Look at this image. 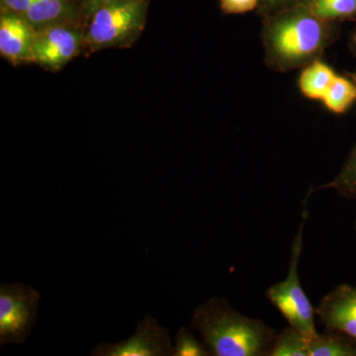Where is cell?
<instances>
[{"instance_id":"obj_19","label":"cell","mask_w":356,"mask_h":356,"mask_svg":"<svg viewBox=\"0 0 356 356\" xmlns=\"http://www.w3.org/2000/svg\"><path fill=\"white\" fill-rule=\"evenodd\" d=\"M308 0H261L259 10L264 18L297 4L305 3Z\"/></svg>"},{"instance_id":"obj_11","label":"cell","mask_w":356,"mask_h":356,"mask_svg":"<svg viewBox=\"0 0 356 356\" xmlns=\"http://www.w3.org/2000/svg\"><path fill=\"white\" fill-rule=\"evenodd\" d=\"M309 356H356V339L343 332L325 329L309 339Z\"/></svg>"},{"instance_id":"obj_3","label":"cell","mask_w":356,"mask_h":356,"mask_svg":"<svg viewBox=\"0 0 356 356\" xmlns=\"http://www.w3.org/2000/svg\"><path fill=\"white\" fill-rule=\"evenodd\" d=\"M145 0H118L92 13L83 42L92 50L125 48L140 36L146 22Z\"/></svg>"},{"instance_id":"obj_1","label":"cell","mask_w":356,"mask_h":356,"mask_svg":"<svg viewBox=\"0 0 356 356\" xmlns=\"http://www.w3.org/2000/svg\"><path fill=\"white\" fill-rule=\"evenodd\" d=\"M337 34L334 22L318 18L307 2L289 7L264 17V62L280 72L306 67L322 57Z\"/></svg>"},{"instance_id":"obj_10","label":"cell","mask_w":356,"mask_h":356,"mask_svg":"<svg viewBox=\"0 0 356 356\" xmlns=\"http://www.w3.org/2000/svg\"><path fill=\"white\" fill-rule=\"evenodd\" d=\"M337 74L321 58L302 70L298 79L300 91L312 100H321L327 95Z\"/></svg>"},{"instance_id":"obj_4","label":"cell","mask_w":356,"mask_h":356,"mask_svg":"<svg viewBox=\"0 0 356 356\" xmlns=\"http://www.w3.org/2000/svg\"><path fill=\"white\" fill-rule=\"evenodd\" d=\"M308 212L304 210L297 235L292 243L291 257L286 280L268 288L266 297L282 314L290 327L298 330L307 337L318 334L315 325V309L304 292L299 278V261L303 248V231Z\"/></svg>"},{"instance_id":"obj_24","label":"cell","mask_w":356,"mask_h":356,"mask_svg":"<svg viewBox=\"0 0 356 356\" xmlns=\"http://www.w3.org/2000/svg\"><path fill=\"white\" fill-rule=\"evenodd\" d=\"M355 229H356V226H355Z\"/></svg>"},{"instance_id":"obj_23","label":"cell","mask_w":356,"mask_h":356,"mask_svg":"<svg viewBox=\"0 0 356 356\" xmlns=\"http://www.w3.org/2000/svg\"><path fill=\"white\" fill-rule=\"evenodd\" d=\"M351 79H353V83H355V86H356V72L355 74H353V76H351Z\"/></svg>"},{"instance_id":"obj_16","label":"cell","mask_w":356,"mask_h":356,"mask_svg":"<svg viewBox=\"0 0 356 356\" xmlns=\"http://www.w3.org/2000/svg\"><path fill=\"white\" fill-rule=\"evenodd\" d=\"M270 356H309V337L294 327L277 334Z\"/></svg>"},{"instance_id":"obj_15","label":"cell","mask_w":356,"mask_h":356,"mask_svg":"<svg viewBox=\"0 0 356 356\" xmlns=\"http://www.w3.org/2000/svg\"><path fill=\"white\" fill-rule=\"evenodd\" d=\"M307 3L316 16L325 21L356 17V0H308Z\"/></svg>"},{"instance_id":"obj_14","label":"cell","mask_w":356,"mask_h":356,"mask_svg":"<svg viewBox=\"0 0 356 356\" xmlns=\"http://www.w3.org/2000/svg\"><path fill=\"white\" fill-rule=\"evenodd\" d=\"M325 188L334 189L343 197L356 199V142L334 179L330 184L311 189L307 194V197L313 192Z\"/></svg>"},{"instance_id":"obj_18","label":"cell","mask_w":356,"mask_h":356,"mask_svg":"<svg viewBox=\"0 0 356 356\" xmlns=\"http://www.w3.org/2000/svg\"><path fill=\"white\" fill-rule=\"evenodd\" d=\"M261 0H220L222 13L242 14L254 10L259 6Z\"/></svg>"},{"instance_id":"obj_9","label":"cell","mask_w":356,"mask_h":356,"mask_svg":"<svg viewBox=\"0 0 356 356\" xmlns=\"http://www.w3.org/2000/svg\"><path fill=\"white\" fill-rule=\"evenodd\" d=\"M36 30L19 14L7 11L0 18V53L14 65L32 63Z\"/></svg>"},{"instance_id":"obj_6","label":"cell","mask_w":356,"mask_h":356,"mask_svg":"<svg viewBox=\"0 0 356 356\" xmlns=\"http://www.w3.org/2000/svg\"><path fill=\"white\" fill-rule=\"evenodd\" d=\"M170 332L151 315L138 322L132 336L120 343H100L91 350L92 356H172Z\"/></svg>"},{"instance_id":"obj_20","label":"cell","mask_w":356,"mask_h":356,"mask_svg":"<svg viewBox=\"0 0 356 356\" xmlns=\"http://www.w3.org/2000/svg\"><path fill=\"white\" fill-rule=\"evenodd\" d=\"M32 0H2L7 10L13 11L23 16L27 13L30 6H31Z\"/></svg>"},{"instance_id":"obj_17","label":"cell","mask_w":356,"mask_h":356,"mask_svg":"<svg viewBox=\"0 0 356 356\" xmlns=\"http://www.w3.org/2000/svg\"><path fill=\"white\" fill-rule=\"evenodd\" d=\"M203 343H200L191 330L181 327L178 330L173 343L172 356H210Z\"/></svg>"},{"instance_id":"obj_7","label":"cell","mask_w":356,"mask_h":356,"mask_svg":"<svg viewBox=\"0 0 356 356\" xmlns=\"http://www.w3.org/2000/svg\"><path fill=\"white\" fill-rule=\"evenodd\" d=\"M32 63L51 70L65 67L79 53L84 37L64 23L36 31Z\"/></svg>"},{"instance_id":"obj_2","label":"cell","mask_w":356,"mask_h":356,"mask_svg":"<svg viewBox=\"0 0 356 356\" xmlns=\"http://www.w3.org/2000/svg\"><path fill=\"white\" fill-rule=\"evenodd\" d=\"M191 327L213 356H270L277 332L261 320L245 317L228 300L214 297L193 312Z\"/></svg>"},{"instance_id":"obj_12","label":"cell","mask_w":356,"mask_h":356,"mask_svg":"<svg viewBox=\"0 0 356 356\" xmlns=\"http://www.w3.org/2000/svg\"><path fill=\"white\" fill-rule=\"evenodd\" d=\"M70 9L65 0H32L23 17L36 31L48 26L64 23Z\"/></svg>"},{"instance_id":"obj_5","label":"cell","mask_w":356,"mask_h":356,"mask_svg":"<svg viewBox=\"0 0 356 356\" xmlns=\"http://www.w3.org/2000/svg\"><path fill=\"white\" fill-rule=\"evenodd\" d=\"M41 294L31 285H0V346L23 344L37 324Z\"/></svg>"},{"instance_id":"obj_22","label":"cell","mask_w":356,"mask_h":356,"mask_svg":"<svg viewBox=\"0 0 356 356\" xmlns=\"http://www.w3.org/2000/svg\"><path fill=\"white\" fill-rule=\"evenodd\" d=\"M348 47L351 53L356 57V25L353 28V31L350 32V39H348Z\"/></svg>"},{"instance_id":"obj_8","label":"cell","mask_w":356,"mask_h":356,"mask_svg":"<svg viewBox=\"0 0 356 356\" xmlns=\"http://www.w3.org/2000/svg\"><path fill=\"white\" fill-rule=\"evenodd\" d=\"M315 312L325 329L356 339V287L341 284L334 288L321 300Z\"/></svg>"},{"instance_id":"obj_13","label":"cell","mask_w":356,"mask_h":356,"mask_svg":"<svg viewBox=\"0 0 356 356\" xmlns=\"http://www.w3.org/2000/svg\"><path fill=\"white\" fill-rule=\"evenodd\" d=\"M322 102L332 113H346L356 102V86L353 79L337 76Z\"/></svg>"},{"instance_id":"obj_21","label":"cell","mask_w":356,"mask_h":356,"mask_svg":"<svg viewBox=\"0 0 356 356\" xmlns=\"http://www.w3.org/2000/svg\"><path fill=\"white\" fill-rule=\"evenodd\" d=\"M115 1H118V0H86V8L89 13L92 14L100 7Z\"/></svg>"}]
</instances>
